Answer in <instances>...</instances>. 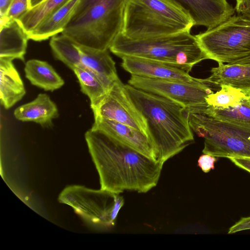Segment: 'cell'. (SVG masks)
Masks as SVG:
<instances>
[{"instance_id":"obj_20","label":"cell","mask_w":250,"mask_h":250,"mask_svg":"<svg viewBox=\"0 0 250 250\" xmlns=\"http://www.w3.org/2000/svg\"><path fill=\"white\" fill-rule=\"evenodd\" d=\"M82 65L113 83L119 77L115 63L107 50H100L80 45Z\"/></svg>"},{"instance_id":"obj_31","label":"cell","mask_w":250,"mask_h":250,"mask_svg":"<svg viewBox=\"0 0 250 250\" xmlns=\"http://www.w3.org/2000/svg\"><path fill=\"white\" fill-rule=\"evenodd\" d=\"M12 0H0V17L6 15Z\"/></svg>"},{"instance_id":"obj_22","label":"cell","mask_w":250,"mask_h":250,"mask_svg":"<svg viewBox=\"0 0 250 250\" xmlns=\"http://www.w3.org/2000/svg\"><path fill=\"white\" fill-rule=\"evenodd\" d=\"M73 71L79 81L82 92L90 99V106L102 98L114 83L107 82L83 65Z\"/></svg>"},{"instance_id":"obj_29","label":"cell","mask_w":250,"mask_h":250,"mask_svg":"<svg viewBox=\"0 0 250 250\" xmlns=\"http://www.w3.org/2000/svg\"><path fill=\"white\" fill-rule=\"evenodd\" d=\"M250 229V217H243L229 229L228 233H233L239 231Z\"/></svg>"},{"instance_id":"obj_5","label":"cell","mask_w":250,"mask_h":250,"mask_svg":"<svg viewBox=\"0 0 250 250\" xmlns=\"http://www.w3.org/2000/svg\"><path fill=\"white\" fill-rule=\"evenodd\" d=\"M109 50L121 58L136 57L192 67L208 59L190 32L139 39L126 38L120 33Z\"/></svg>"},{"instance_id":"obj_2","label":"cell","mask_w":250,"mask_h":250,"mask_svg":"<svg viewBox=\"0 0 250 250\" xmlns=\"http://www.w3.org/2000/svg\"><path fill=\"white\" fill-rule=\"evenodd\" d=\"M125 88L146 121L148 135L157 161L166 162L194 142L185 107L165 97L137 89Z\"/></svg>"},{"instance_id":"obj_15","label":"cell","mask_w":250,"mask_h":250,"mask_svg":"<svg viewBox=\"0 0 250 250\" xmlns=\"http://www.w3.org/2000/svg\"><path fill=\"white\" fill-rule=\"evenodd\" d=\"M13 59L0 57V100L5 109L20 101L26 91Z\"/></svg>"},{"instance_id":"obj_21","label":"cell","mask_w":250,"mask_h":250,"mask_svg":"<svg viewBox=\"0 0 250 250\" xmlns=\"http://www.w3.org/2000/svg\"><path fill=\"white\" fill-rule=\"evenodd\" d=\"M187 111L204 114L224 122L250 126V97L240 104L233 106L221 108L207 105Z\"/></svg>"},{"instance_id":"obj_24","label":"cell","mask_w":250,"mask_h":250,"mask_svg":"<svg viewBox=\"0 0 250 250\" xmlns=\"http://www.w3.org/2000/svg\"><path fill=\"white\" fill-rule=\"evenodd\" d=\"M68 0H44L28 10L16 20L28 34L41 22L56 12Z\"/></svg>"},{"instance_id":"obj_28","label":"cell","mask_w":250,"mask_h":250,"mask_svg":"<svg viewBox=\"0 0 250 250\" xmlns=\"http://www.w3.org/2000/svg\"><path fill=\"white\" fill-rule=\"evenodd\" d=\"M235 10L239 15L250 21V0H236Z\"/></svg>"},{"instance_id":"obj_25","label":"cell","mask_w":250,"mask_h":250,"mask_svg":"<svg viewBox=\"0 0 250 250\" xmlns=\"http://www.w3.org/2000/svg\"><path fill=\"white\" fill-rule=\"evenodd\" d=\"M220 89L206 97L208 106L224 108L233 106L244 102L250 97V93L227 85L220 86Z\"/></svg>"},{"instance_id":"obj_23","label":"cell","mask_w":250,"mask_h":250,"mask_svg":"<svg viewBox=\"0 0 250 250\" xmlns=\"http://www.w3.org/2000/svg\"><path fill=\"white\" fill-rule=\"evenodd\" d=\"M50 46L54 57L70 69L82 66L80 45L62 34L51 37Z\"/></svg>"},{"instance_id":"obj_4","label":"cell","mask_w":250,"mask_h":250,"mask_svg":"<svg viewBox=\"0 0 250 250\" xmlns=\"http://www.w3.org/2000/svg\"><path fill=\"white\" fill-rule=\"evenodd\" d=\"M190 16L169 0H127L121 33L131 39L190 32Z\"/></svg>"},{"instance_id":"obj_32","label":"cell","mask_w":250,"mask_h":250,"mask_svg":"<svg viewBox=\"0 0 250 250\" xmlns=\"http://www.w3.org/2000/svg\"><path fill=\"white\" fill-rule=\"evenodd\" d=\"M229 63L238 64L250 66V53L242 58H241L235 62Z\"/></svg>"},{"instance_id":"obj_11","label":"cell","mask_w":250,"mask_h":250,"mask_svg":"<svg viewBox=\"0 0 250 250\" xmlns=\"http://www.w3.org/2000/svg\"><path fill=\"white\" fill-rule=\"evenodd\" d=\"M122 66L131 75L140 77L190 82L194 78L189 74L192 67L136 57L122 58Z\"/></svg>"},{"instance_id":"obj_26","label":"cell","mask_w":250,"mask_h":250,"mask_svg":"<svg viewBox=\"0 0 250 250\" xmlns=\"http://www.w3.org/2000/svg\"><path fill=\"white\" fill-rule=\"evenodd\" d=\"M29 10L27 0H12L5 16L18 20Z\"/></svg>"},{"instance_id":"obj_6","label":"cell","mask_w":250,"mask_h":250,"mask_svg":"<svg viewBox=\"0 0 250 250\" xmlns=\"http://www.w3.org/2000/svg\"><path fill=\"white\" fill-rule=\"evenodd\" d=\"M186 111L192 130L204 138L203 153L215 157L250 158V126Z\"/></svg>"},{"instance_id":"obj_7","label":"cell","mask_w":250,"mask_h":250,"mask_svg":"<svg viewBox=\"0 0 250 250\" xmlns=\"http://www.w3.org/2000/svg\"><path fill=\"white\" fill-rule=\"evenodd\" d=\"M59 201L71 207L87 224L98 230L112 228L124 199L120 194L72 185L60 194Z\"/></svg>"},{"instance_id":"obj_30","label":"cell","mask_w":250,"mask_h":250,"mask_svg":"<svg viewBox=\"0 0 250 250\" xmlns=\"http://www.w3.org/2000/svg\"><path fill=\"white\" fill-rule=\"evenodd\" d=\"M229 159L238 167L250 172V158L232 157Z\"/></svg>"},{"instance_id":"obj_8","label":"cell","mask_w":250,"mask_h":250,"mask_svg":"<svg viewBox=\"0 0 250 250\" xmlns=\"http://www.w3.org/2000/svg\"><path fill=\"white\" fill-rule=\"evenodd\" d=\"M195 37L208 59L229 63L250 53V21L232 16Z\"/></svg>"},{"instance_id":"obj_10","label":"cell","mask_w":250,"mask_h":250,"mask_svg":"<svg viewBox=\"0 0 250 250\" xmlns=\"http://www.w3.org/2000/svg\"><path fill=\"white\" fill-rule=\"evenodd\" d=\"M90 106L94 117L113 120L128 125L148 137L146 119L133 103L125 84L120 79L114 82L102 98Z\"/></svg>"},{"instance_id":"obj_13","label":"cell","mask_w":250,"mask_h":250,"mask_svg":"<svg viewBox=\"0 0 250 250\" xmlns=\"http://www.w3.org/2000/svg\"><path fill=\"white\" fill-rule=\"evenodd\" d=\"M92 128L100 130L152 159L156 152L150 140L143 132L115 121L94 117Z\"/></svg>"},{"instance_id":"obj_1","label":"cell","mask_w":250,"mask_h":250,"mask_svg":"<svg viewBox=\"0 0 250 250\" xmlns=\"http://www.w3.org/2000/svg\"><path fill=\"white\" fill-rule=\"evenodd\" d=\"M85 139L99 173L101 189L119 194L125 190L146 193L157 185L164 162L99 129L91 128Z\"/></svg>"},{"instance_id":"obj_27","label":"cell","mask_w":250,"mask_h":250,"mask_svg":"<svg viewBox=\"0 0 250 250\" xmlns=\"http://www.w3.org/2000/svg\"><path fill=\"white\" fill-rule=\"evenodd\" d=\"M216 161L215 157L204 154L201 155L198 160V165L205 173L209 172L214 168V163Z\"/></svg>"},{"instance_id":"obj_18","label":"cell","mask_w":250,"mask_h":250,"mask_svg":"<svg viewBox=\"0 0 250 250\" xmlns=\"http://www.w3.org/2000/svg\"><path fill=\"white\" fill-rule=\"evenodd\" d=\"M79 1V0H69L61 8L41 22L28 34L29 39L41 42L62 33Z\"/></svg>"},{"instance_id":"obj_19","label":"cell","mask_w":250,"mask_h":250,"mask_svg":"<svg viewBox=\"0 0 250 250\" xmlns=\"http://www.w3.org/2000/svg\"><path fill=\"white\" fill-rule=\"evenodd\" d=\"M25 77L30 83L45 91H53L64 84L62 78L47 62L31 59L25 64Z\"/></svg>"},{"instance_id":"obj_17","label":"cell","mask_w":250,"mask_h":250,"mask_svg":"<svg viewBox=\"0 0 250 250\" xmlns=\"http://www.w3.org/2000/svg\"><path fill=\"white\" fill-rule=\"evenodd\" d=\"M29 40L26 32L16 20L0 27V57L24 61Z\"/></svg>"},{"instance_id":"obj_33","label":"cell","mask_w":250,"mask_h":250,"mask_svg":"<svg viewBox=\"0 0 250 250\" xmlns=\"http://www.w3.org/2000/svg\"><path fill=\"white\" fill-rule=\"evenodd\" d=\"M44 0H31L30 9L38 5Z\"/></svg>"},{"instance_id":"obj_14","label":"cell","mask_w":250,"mask_h":250,"mask_svg":"<svg viewBox=\"0 0 250 250\" xmlns=\"http://www.w3.org/2000/svg\"><path fill=\"white\" fill-rule=\"evenodd\" d=\"M204 80L213 88L227 85L250 93V66L218 63V66L211 69L210 76Z\"/></svg>"},{"instance_id":"obj_9","label":"cell","mask_w":250,"mask_h":250,"mask_svg":"<svg viewBox=\"0 0 250 250\" xmlns=\"http://www.w3.org/2000/svg\"><path fill=\"white\" fill-rule=\"evenodd\" d=\"M128 83L137 89L169 99L186 108L207 105L206 97L214 92L204 79L195 78L190 82H183L131 75Z\"/></svg>"},{"instance_id":"obj_3","label":"cell","mask_w":250,"mask_h":250,"mask_svg":"<svg viewBox=\"0 0 250 250\" xmlns=\"http://www.w3.org/2000/svg\"><path fill=\"white\" fill-rule=\"evenodd\" d=\"M127 0H79L62 34L80 46L109 49L122 32Z\"/></svg>"},{"instance_id":"obj_16","label":"cell","mask_w":250,"mask_h":250,"mask_svg":"<svg viewBox=\"0 0 250 250\" xmlns=\"http://www.w3.org/2000/svg\"><path fill=\"white\" fill-rule=\"evenodd\" d=\"M14 115L19 121L33 122L42 126H48L53 119L58 117L59 111L48 95L40 93L32 101L15 109Z\"/></svg>"},{"instance_id":"obj_12","label":"cell","mask_w":250,"mask_h":250,"mask_svg":"<svg viewBox=\"0 0 250 250\" xmlns=\"http://www.w3.org/2000/svg\"><path fill=\"white\" fill-rule=\"evenodd\" d=\"M184 9L195 25L207 30L225 22L234 14L235 9L227 0H169Z\"/></svg>"},{"instance_id":"obj_34","label":"cell","mask_w":250,"mask_h":250,"mask_svg":"<svg viewBox=\"0 0 250 250\" xmlns=\"http://www.w3.org/2000/svg\"><path fill=\"white\" fill-rule=\"evenodd\" d=\"M28 1V8H29V10L30 9V1H31V0H27Z\"/></svg>"}]
</instances>
